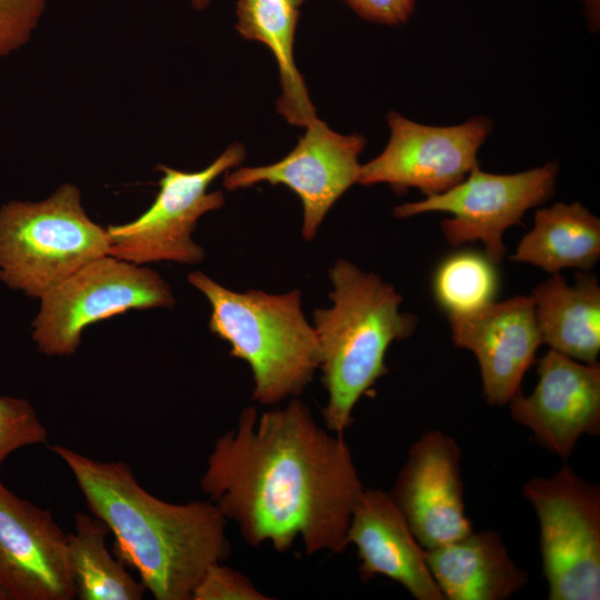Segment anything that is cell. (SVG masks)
<instances>
[{"label":"cell","instance_id":"6da1fadb","mask_svg":"<svg viewBox=\"0 0 600 600\" xmlns=\"http://www.w3.org/2000/svg\"><path fill=\"white\" fill-rule=\"evenodd\" d=\"M200 488L248 544L283 553L300 539L307 554L348 548L363 490L343 433L318 426L297 398L261 414L244 408L216 441Z\"/></svg>","mask_w":600,"mask_h":600},{"label":"cell","instance_id":"7a4b0ae2","mask_svg":"<svg viewBox=\"0 0 600 600\" xmlns=\"http://www.w3.org/2000/svg\"><path fill=\"white\" fill-rule=\"evenodd\" d=\"M49 449L113 534L116 557L157 600H191L204 571L229 558L227 519L210 500L170 503L142 488L126 462L99 461L61 444Z\"/></svg>","mask_w":600,"mask_h":600},{"label":"cell","instance_id":"3957f363","mask_svg":"<svg viewBox=\"0 0 600 600\" xmlns=\"http://www.w3.org/2000/svg\"><path fill=\"white\" fill-rule=\"evenodd\" d=\"M329 276L332 306L316 309L313 328L328 394L322 409L324 424L332 432L344 433L360 398L388 373V348L410 337L418 319L399 310L402 297L376 273L339 259Z\"/></svg>","mask_w":600,"mask_h":600},{"label":"cell","instance_id":"277c9868","mask_svg":"<svg viewBox=\"0 0 600 600\" xmlns=\"http://www.w3.org/2000/svg\"><path fill=\"white\" fill-rule=\"evenodd\" d=\"M188 280L209 301L210 331L230 344V354L252 372V399L272 406L297 398L321 363L317 332L307 321L301 292H236L201 271Z\"/></svg>","mask_w":600,"mask_h":600},{"label":"cell","instance_id":"5b68a950","mask_svg":"<svg viewBox=\"0 0 600 600\" xmlns=\"http://www.w3.org/2000/svg\"><path fill=\"white\" fill-rule=\"evenodd\" d=\"M107 254V228L88 217L72 183L42 201H9L0 208V279L30 298L40 299Z\"/></svg>","mask_w":600,"mask_h":600},{"label":"cell","instance_id":"8992f818","mask_svg":"<svg viewBox=\"0 0 600 600\" xmlns=\"http://www.w3.org/2000/svg\"><path fill=\"white\" fill-rule=\"evenodd\" d=\"M539 521L550 600L600 599V489L563 464L522 487Z\"/></svg>","mask_w":600,"mask_h":600},{"label":"cell","instance_id":"52a82bcc","mask_svg":"<svg viewBox=\"0 0 600 600\" xmlns=\"http://www.w3.org/2000/svg\"><path fill=\"white\" fill-rule=\"evenodd\" d=\"M174 301L158 272L107 254L40 298L32 339L47 356H71L90 324L129 310L170 308Z\"/></svg>","mask_w":600,"mask_h":600},{"label":"cell","instance_id":"ba28073f","mask_svg":"<svg viewBox=\"0 0 600 600\" xmlns=\"http://www.w3.org/2000/svg\"><path fill=\"white\" fill-rule=\"evenodd\" d=\"M244 156V147L233 143L199 171L158 166L162 174L152 204L137 219L107 228L109 254L139 266L154 261L200 262L204 251L192 239L197 222L224 203L223 192L208 189L220 174L238 167Z\"/></svg>","mask_w":600,"mask_h":600},{"label":"cell","instance_id":"9c48e42d","mask_svg":"<svg viewBox=\"0 0 600 600\" xmlns=\"http://www.w3.org/2000/svg\"><path fill=\"white\" fill-rule=\"evenodd\" d=\"M558 171L556 161L512 174L484 172L477 167L448 191L398 206L393 214L450 213L452 217L441 222L444 239L453 247L481 241L486 256L498 266L506 254L503 232L521 223L527 210L553 196Z\"/></svg>","mask_w":600,"mask_h":600},{"label":"cell","instance_id":"30bf717a","mask_svg":"<svg viewBox=\"0 0 600 600\" xmlns=\"http://www.w3.org/2000/svg\"><path fill=\"white\" fill-rule=\"evenodd\" d=\"M387 121L389 141L379 156L361 164L358 183H387L398 194L416 188L431 197L460 183L478 167V151L492 130V121L480 116L434 127L391 111Z\"/></svg>","mask_w":600,"mask_h":600},{"label":"cell","instance_id":"8fae6325","mask_svg":"<svg viewBox=\"0 0 600 600\" xmlns=\"http://www.w3.org/2000/svg\"><path fill=\"white\" fill-rule=\"evenodd\" d=\"M304 128L297 146L281 160L227 171L223 184L228 190L261 182L286 186L302 202V236L310 241L331 207L358 182L361 168L358 159L366 139L357 133H338L318 118Z\"/></svg>","mask_w":600,"mask_h":600},{"label":"cell","instance_id":"7c38bea8","mask_svg":"<svg viewBox=\"0 0 600 600\" xmlns=\"http://www.w3.org/2000/svg\"><path fill=\"white\" fill-rule=\"evenodd\" d=\"M456 440L428 431L409 449L390 496L418 542L426 549L457 540L470 531Z\"/></svg>","mask_w":600,"mask_h":600},{"label":"cell","instance_id":"4fadbf2b","mask_svg":"<svg viewBox=\"0 0 600 600\" xmlns=\"http://www.w3.org/2000/svg\"><path fill=\"white\" fill-rule=\"evenodd\" d=\"M68 533L49 509L18 497L0 478V586L10 600H71Z\"/></svg>","mask_w":600,"mask_h":600},{"label":"cell","instance_id":"5bb4252c","mask_svg":"<svg viewBox=\"0 0 600 600\" xmlns=\"http://www.w3.org/2000/svg\"><path fill=\"white\" fill-rule=\"evenodd\" d=\"M537 364L536 388L508 403L510 414L541 447L567 459L582 436L600 433V364L552 349Z\"/></svg>","mask_w":600,"mask_h":600},{"label":"cell","instance_id":"9a60e30c","mask_svg":"<svg viewBox=\"0 0 600 600\" xmlns=\"http://www.w3.org/2000/svg\"><path fill=\"white\" fill-rule=\"evenodd\" d=\"M448 320L454 346L470 350L478 360L487 402L508 404L521 392L522 379L542 343L531 297L492 301Z\"/></svg>","mask_w":600,"mask_h":600},{"label":"cell","instance_id":"2e32d148","mask_svg":"<svg viewBox=\"0 0 600 600\" xmlns=\"http://www.w3.org/2000/svg\"><path fill=\"white\" fill-rule=\"evenodd\" d=\"M347 539L357 549L362 582L382 576L400 583L417 600H444L428 567L426 549L390 493L363 488Z\"/></svg>","mask_w":600,"mask_h":600},{"label":"cell","instance_id":"e0dca14e","mask_svg":"<svg viewBox=\"0 0 600 600\" xmlns=\"http://www.w3.org/2000/svg\"><path fill=\"white\" fill-rule=\"evenodd\" d=\"M427 563L448 600H506L528 582L493 530L466 536L426 550Z\"/></svg>","mask_w":600,"mask_h":600},{"label":"cell","instance_id":"ac0fdd59","mask_svg":"<svg viewBox=\"0 0 600 600\" xmlns=\"http://www.w3.org/2000/svg\"><path fill=\"white\" fill-rule=\"evenodd\" d=\"M569 286L552 273L531 292L542 343L584 363L598 362L600 352V286L596 276L576 273Z\"/></svg>","mask_w":600,"mask_h":600},{"label":"cell","instance_id":"d6986e66","mask_svg":"<svg viewBox=\"0 0 600 600\" xmlns=\"http://www.w3.org/2000/svg\"><path fill=\"white\" fill-rule=\"evenodd\" d=\"M236 18L237 31L266 44L277 60L281 82L277 111L291 124H310L317 119L316 109L293 57L299 7L289 0H238Z\"/></svg>","mask_w":600,"mask_h":600},{"label":"cell","instance_id":"ffe728a7","mask_svg":"<svg viewBox=\"0 0 600 600\" xmlns=\"http://www.w3.org/2000/svg\"><path fill=\"white\" fill-rule=\"evenodd\" d=\"M599 257V218L580 202H558L536 212L533 228L510 259L552 274L564 268L589 271Z\"/></svg>","mask_w":600,"mask_h":600},{"label":"cell","instance_id":"44dd1931","mask_svg":"<svg viewBox=\"0 0 600 600\" xmlns=\"http://www.w3.org/2000/svg\"><path fill=\"white\" fill-rule=\"evenodd\" d=\"M108 526L94 514L77 512L68 533V562L81 600H141L147 591L140 580L107 547Z\"/></svg>","mask_w":600,"mask_h":600},{"label":"cell","instance_id":"7402d4cb","mask_svg":"<svg viewBox=\"0 0 600 600\" xmlns=\"http://www.w3.org/2000/svg\"><path fill=\"white\" fill-rule=\"evenodd\" d=\"M496 267L486 253L463 250L449 254L438 264L432 279L437 304L452 316L494 301L499 290Z\"/></svg>","mask_w":600,"mask_h":600},{"label":"cell","instance_id":"603a6c76","mask_svg":"<svg viewBox=\"0 0 600 600\" xmlns=\"http://www.w3.org/2000/svg\"><path fill=\"white\" fill-rule=\"evenodd\" d=\"M48 432L29 401L0 397V463L13 451L44 443Z\"/></svg>","mask_w":600,"mask_h":600},{"label":"cell","instance_id":"cb8c5ba5","mask_svg":"<svg viewBox=\"0 0 600 600\" xmlns=\"http://www.w3.org/2000/svg\"><path fill=\"white\" fill-rule=\"evenodd\" d=\"M47 3L48 0H0V58L30 40Z\"/></svg>","mask_w":600,"mask_h":600},{"label":"cell","instance_id":"d4e9b609","mask_svg":"<svg viewBox=\"0 0 600 600\" xmlns=\"http://www.w3.org/2000/svg\"><path fill=\"white\" fill-rule=\"evenodd\" d=\"M240 571L222 562L210 566L193 589L191 600H267Z\"/></svg>","mask_w":600,"mask_h":600},{"label":"cell","instance_id":"484cf974","mask_svg":"<svg viewBox=\"0 0 600 600\" xmlns=\"http://www.w3.org/2000/svg\"><path fill=\"white\" fill-rule=\"evenodd\" d=\"M367 21L398 26L407 22L414 11L416 0H342Z\"/></svg>","mask_w":600,"mask_h":600},{"label":"cell","instance_id":"4316f807","mask_svg":"<svg viewBox=\"0 0 600 600\" xmlns=\"http://www.w3.org/2000/svg\"><path fill=\"white\" fill-rule=\"evenodd\" d=\"M589 24L593 28L599 24V0H582Z\"/></svg>","mask_w":600,"mask_h":600},{"label":"cell","instance_id":"83f0119b","mask_svg":"<svg viewBox=\"0 0 600 600\" xmlns=\"http://www.w3.org/2000/svg\"><path fill=\"white\" fill-rule=\"evenodd\" d=\"M210 2L211 0H190L191 6L199 11L204 10Z\"/></svg>","mask_w":600,"mask_h":600},{"label":"cell","instance_id":"f1b7e54d","mask_svg":"<svg viewBox=\"0 0 600 600\" xmlns=\"http://www.w3.org/2000/svg\"><path fill=\"white\" fill-rule=\"evenodd\" d=\"M0 600H10L8 593L4 591V589L0 586Z\"/></svg>","mask_w":600,"mask_h":600},{"label":"cell","instance_id":"f546056e","mask_svg":"<svg viewBox=\"0 0 600 600\" xmlns=\"http://www.w3.org/2000/svg\"><path fill=\"white\" fill-rule=\"evenodd\" d=\"M289 1H291L297 7H300L306 0H289Z\"/></svg>","mask_w":600,"mask_h":600}]
</instances>
